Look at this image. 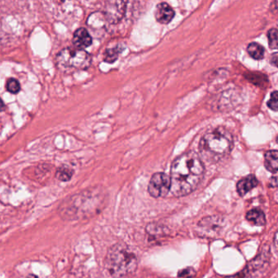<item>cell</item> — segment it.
I'll use <instances>...</instances> for the list:
<instances>
[{
    "label": "cell",
    "mask_w": 278,
    "mask_h": 278,
    "mask_svg": "<svg viewBox=\"0 0 278 278\" xmlns=\"http://www.w3.org/2000/svg\"><path fill=\"white\" fill-rule=\"evenodd\" d=\"M103 196L96 192L87 191L65 198L59 206V214L67 220L93 216L102 208Z\"/></svg>",
    "instance_id": "7a4b0ae2"
},
{
    "label": "cell",
    "mask_w": 278,
    "mask_h": 278,
    "mask_svg": "<svg viewBox=\"0 0 278 278\" xmlns=\"http://www.w3.org/2000/svg\"><path fill=\"white\" fill-rule=\"evenodd\" d=\"M268 106L270 108L271 110L277 112L278 110V94L277 91L271 94L270 100L268 101Z\"/></svg>",
    "instance_id": "44dd1931"
},
{
    "label": "cell",
    "mask_w": 278,
    "mask_h": 278,
    "mask_svg": "<svg viewBox=\"0 0 278 278\" xmlns=\"http://www.w3.org/2000/svg\"><path fill=\"white\" fill-rule=\"evenodd\" d=\"M72 42L74 48L84 50L86 48L91 46V44H92V38L86 29L79 28L74 32Z\"/></svg>",
    "instance_id": "8fae6325"
},
{
    "label": "cell",
    "mask_w": 278,
    "mask_h": 278,
    "mask_svg": "<svg viewBox=\"0 0 278 278\" xmlns=\"http://www.w3.org/2000/svg\"><path fill=\"white\" fill-rule=\"evenodd\" d=\"M6 89L12 94H17L21 91V84L16 79L10 78L6 82Z\"/></svg>",
    "instance_id": "d6986e66"
},
{
    "label": "cell",
    "mask_w": 278,
    "mask_h": 278,
    "mask_svg": "<svg viewBox=\"0 0 278 278\" xmlns=\"http://www.w3.org/2000/svg\"><path fill=\"white\" fill-rule=\"evenodd\" d=\"M27 278H38V277L35 275H33V274H31V275H29L28 277H27Z\"/></svg>",
    "instance_id": "d4e9b609"
},
{
    "label": "cell",
    "mask_w": 278,
    "mask_h": 278,
    "mask_svg": "<svg viewBox=\"0 0 278 278\" xmlns=\"http://www.w3.org/2000/svg\"><path fill=\"white\" fill-rule=\"evenodd\" d=\"M171 191V178L166 174L158 172L152 176L148 184V192L155 198L164 197Z\"/></svg>",
    "instance_id": "52a82bcc"
},
{
    "label": "cell",
    "mask_w": 278,
    "mask_h": 278,
    "mask_svg": "<svg viewBox=\"0 0 278 278\" xmlns=\"http://www.w3.org/2000/svg\"><path fill=\"white\" fill-rule=\"evenodd\" d=\"M224 227V220L220 216H209L202 219L197 224V233L201 237H214Z\"/></svg>",
    "instance_id": "ba28073f"
},
{
    "label": "cell",
    "mask_w": 278,
    "mask_h": 278,
    "mask_svg": "<svg viewBox=\"0 0 278 278\" xmlns=\"http://www.w3.org/2000/svg\"><path fill=\"white\" fill-rule=\"evenodd\" d=\"M245 218L253 225L263 226V225H265V214L261 210H250L247 212V214L245 215Z\"/></svg>",
    "instance_id": "9a60e30c"
},
{
    "label": "cell",
    "mask_w": 278,
    "mask_h": 278,
    "mask_svg": "<svg viewBox=\"0 0 278 278\" xmlns=\"http://www.w3.org/2000/svg\"><path fill=\"white\" fill-rule=\"evenodd\" d=\"M121 50L117 47L114 49H108L105 50L104 53V61L108 63H113L117 60L118 54L120 53Z\"/></svg>",
    "instance_id": "ac0fdd59"
},
{
    "label": "cell",
    "mask_w": 278,
    "mask_h": 278,
    "mask_svg": "<svg viewBox=\"0 0 278 278\" xmlns=\"http://www.w3.org/2000/svg\"><path fill=\"white\" fill-rule=\"evenodd\" d=\"M156 20L159 23L166 25L170 23L175 16V12L166 3H158L154 12Z\"/></svg>",
    "instance_id": "30bf717a"
},
{
    "label": "cell",
    "mask_w": 278,
    "mask_h": 278,
    "mask_svg": "<svg viewBox=\"0 0 278 278\" xmlns=\"http://www.w3.org/2000/svg\"><path fill=\"white\" fill-rule=\"evenodd\" d=\"M125 2H109L105 14L106 20L110 23H116L123 17L125 10Z\"/></svg>",
    "instance_id": "9c48e42d"
},
{
    "label": "cell",
    "mask_w": 278,
    "mask_h": 278,
    "mask_svg": "<svg viewBox=\"0 0 278 278\" xmlns=\"http://www.w3.org/2000/svg\"><path fill=\"white\" fill-rule=\"evenodd\" d=\"M74 175V170L68 166H62L57 169L56 178L60 181H69Z\"/></svg>",
    "instance_id": "e0dca14e"
},
{
    "label": "cell",
    "mask_w": 278,
    "mask_h": 278,
    "mask_svg": "<svg viewBox=\"0 0 278 278\" xmlns=\"http://www.w3.org/2000/svg\"><path fill=\"white\" fill-rule=\"evenodd\" d=\"M271 64L273 65V66H278V53L273 54V56H271Z\"/></svg>",
    "instance_id": "7402d4cb"
},
{
    "label": "cell",
    "mask_w": 278,
    "mask_h": 278,
    "mask_svg": "<svg viewBox=\"0 0 278 278\" xmlns=\"http://www.w3.org/2000/svg\"><path fill=\"white\" fill-rule=\"evenodd\" d=\"M271 186L272 187H277V178L276 177H273V178L270 180Z\"/></svg>",
    "instance_id": "cb8c5ba5"
},
{
    "label": "cell",
    "mask_w": 278,
    "mask_h": 278,
    "mask_svg": "<svg viewBox=\"0 0 278 278\" xmlns=\"http://www.w3.org/2000/svg\"><path fill=\"white\" fill-rule=\"evenodd\" d=\"M106 22H107V20L104 13L97 12L89 16V17L87 19V24L90 28L99 31V30L105 28Z\"/></svg>",
    "instance_id": "4fadbf2b"
},
{
    "label": "cell",
    "mask_w": 278,
    "mask_h": 278,
    "mask_svg": "<svg viewBox=\"0 0 278 278\" xmlns=\"http://www.w3.org/2000/svg\"><path fill=\"white\" fill-rule=\"evenodd\" d=\"M56 63L65 71L83 70L88 69L92 64V56L84 50L69 47L57 54Z\"/></svg>",
    "instance_id": "5b68a950"
},
{
    "label": "cell",
    "mask_w": 278,
    "mask_h": 278,
    "mask_svg": "<svg viewBox=\"0 0 278 278\" xmlns=\"http://www.w3.org/2000/svg\"><path fill=\"white\" fill-rule=\"evenodd\" d=\"M259 184L257 179L253 175L243 178L237 184V191L240 196H244Z\"/></svg>",
    "instance_id": "7c38bea8"
},
{
    "label": "cell",
    "mask_w": 278,
    "mask_h": 278,
    "mask_svg": "<svg viewBox=\"0 0 278 278\" xmlns=\"http://www.w3.org/2000/svg\"><path fill=\"white\" fill-rule=\"evenodd\" d=\"M247 52L255 60H262L264 56L265 50L261 44L257 43H250L247 47Z\"/></svg>",
    "instance_id": "2e32d148"
},
{
    "label": "cell",
    "mask_w": 278,
    "mask_h": 278,
    "mask_svg": "<svg viewBox=\"0 0 278 278\" xmlns=\"http://www.w3.org/2000/svg\"><path fill=\"white\" fill-rule=\"evenodd\" d=\"M4 109H5V104L3 102V100L0 98V112H3Z\"/></svg>",
    "instance_id": "603a6c76"
},
{
    "label": "cell",
    "mask_w": 278,
    "mask_h": 278,
    "mask_svg": "<svg viewBox=\"0 0 278 278\" xmlns=\"http://www.w3.org/2000/svg\"><path fill=\"white\" fill-rule=\"evenodd\" d=\"M268 44L272 49H278V30L271 29L268 33Z\"/></svg>",
    "instance_id": "ffe728a7"
},
{
    "label": "cell",
    "mask_w": 278,
    "mask_h": 278,
    "mask_svg": "<svg viewBox=\"0 0 278 278\" xmlns=\"http://www.w3.org/2000/svg\"><path fill=\"white\" fill-rule=\"evenodd\" d=\"M204 172V165L196 153L190 151L179 156L171 165V193L176 196L191 194L202 181Z\"/></svg>",
    "instance_id": "6da1fadb"
},
{
    "label": "cell",
    "mask_w": 278,
    "mask_h": 278,
    "mask_svg": "<svg viewBox=\"0 0 278 278\" xmlns=\"http://www.w3.org/2000/svg\"><path fill=\"white\" fill-rule=\"evenodd\" d=\"M278 152L277 150H269L266 152L264 155V166L272 173H277L278 171Z\"/></svg>",
    "instance_id": "5bb4252c"
},
{
    "label": "cell",
    "mask_w": 278,
    "mask_h": 278,
    "mask_svg": "<svg viewBox=\"0 0 278 278\" xmlns=\"http://www.w3.org/2000/svg\"><path fill=\"white\" fill-rule=\"evenodd\" d=\"M105 266L108 273L114 278H123L136 270L137 255L129 245L117 243L108 250Z\"/></svg>",
    "instance_id": "277c9868"
},
{
    "label": "cell",
    "mask_w": 278,
    "mask_h": 278,
    "mask_svg": "<svg viewBox=\"0 0 278 278\" xmlns=\"http://www.w3.org/2000/svg\"><path fill=\"white\" fill-rule=\"evenodd\" d=\"M232 147V134L220 127L207 133L202 138L199 144V153L205 161L217 163L229 154Z\"/></svg>",
    "instance_id": "3957f363"
},
{
    "label": "cell",
    "mask_w": 278,
    "mask_h": 278,
    "mask_svg": "<svg viewBox=\"0 0 278 278\" xmlns=\"http://www.w3.org/2000/svg\"><path fill=\"white\" fill-rule=\"evenodd\" d=\"M268 250H263L253 261L248 263L243 270L235 275L225 278H255L258 274L264 270L268 261Z\"/></svg>",
    "instance_id": "8992f818"
}]
</instances>
